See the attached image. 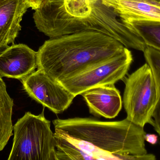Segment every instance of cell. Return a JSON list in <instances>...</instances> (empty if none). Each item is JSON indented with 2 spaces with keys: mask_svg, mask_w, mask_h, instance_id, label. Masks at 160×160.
<instances>
[{
  "mask_svg": "<svg viewBox=\"0 0 160 160\" xmlns=\"http://www.w3.org/2000/svg\"><path fill=\"white\" fill-rule=\"evenodd\" d=\"M148 1H154V2H160V0H148Z\"/></svg>",
  "mask_w": 160,
  "mask_h": 160,
  "instance_id": "18",
  "label": "cell"
},
{
  "mask_svg": "<svg viewBox=\"0 0 160 160\" xmlns=\"http://www.w3.org/2000/svg\"><path fill=\"white\" fill-rule=\"evenodd\" d=\"M127 23L135 29L147 46L160 51V21L130 20Z\"/></svg>",
  "mask_w": 160,
  "mask_h": 160,
  "instance_id": "15",
  "label": "cell"
},
{
  "mask_svg": "<svg viewBox=\"0 0 160 160\" xmlns=\"http://www.w3.org/2000/svg\"><path fill=\"white\" fill-rule=\"evenodd\" d=\"M57 160H93L72 138L54 133Z\"/></svg>",
  "mask_w": 160,
  "mask_h": 160,
  "instance_id": "13",
  "label": "cell"
},
{
  "mask_svg": "<svg viewBox=\"0 0 160 160\" xmlns=\"http://www.w3.org/2000/svg\"><path fill=\"white\" fill-rule=\"evenodd\" d=\"M0 76V151L4 148L13 135L12 114L13 100L8 95L6 85Z\"/></svg>",
  "mask_w": 160,
  "mask_h": 160,
  "instance_id": "12",
  "label": "cell"
},
{
  "mask_svg": "<svg viewBox=\"0 0 160 160\" xmlns=\"http://www.w3.org/2000/svg\"><path fill=\"white\" fill-rule=\"evenodd\" d=\"M132 62L131 52L125 47L107 62L59 83L76 97L94 87L115 84L125 77Z\"/></svg>",
  "mask_w": 160,
  "mask_h": 160,
  "instance_id": "6",
  "label": "cell"
},
{
  "mask_svg": "<svg viewBox=\"0 0 160 160\" xmlns=\"http://www.w3.org/2000/svg\"><path fill=\"white\" fill-rule=\"evenodd\" d=\"M125 47L115 39L94 31L50 39L38 51V69L59 82L107 62Z\"/></svg>",
  "mask_w": 160,
  "mask_h": 160,
  "instance_id": "3",
  "label": "cell"
},
{
  "mask_svg": "<svg viewBox=\"0 0 160 160\" xmlns=\"http://www.w3.org/2000/svg\"><path fill=\"white\" fill-rule=\"evenodd\" d=\"M126 22L130 20L160 21V2L148 0H102Z\"/></svg>",
  "mask_w": 160,
  "mask_h": 160,
  "instance_id": "11",
  "label": "cell"
},
{
  "mask_svg": "<svg viewBox=\"0 0 160 160\" xmlns=\"http://www.w3.org/2000/svg\"><path fill=\"white\" fill-rule=\"evenodd\" d=\"M29 8L25 0H0V54L14 44Z\"/></svg>",
  "mask_w": 160,
  "mask_h": 160,
  "instance_id": "10",
  "label": "cell"
},
{
  "mask_svg": "<svg viewBox=\"0 0 160 160\" xmlns=\"http://www.w3.org/2000/svg\"><path fill=\"white\" fill-rule=\"evenodd\" d=\"M35 11L37 28L50 39L94 31L115 39L127 48L144 52L147 47L132 26L102 0H47Z\"/></svg>",
  "mask_w": 160,
  "mask_h": 160,
  "instance_id": "1",
  "label": "cell"
},
{
  "mask_svg": "<svg viewBox=\"0 0 160 160\" xmlns=\"http://www.w3.org/2000/svg\"><path fill=\"white\" fill-rule=\"evenodd\" d=\"M47 0H25L29 7L34 10H36L41 6Z\"/></svg>",
  "mask_w": 160,
  "mask_h": 160,
  "instance_id": "16",
  "label": "cell"
},
{
  "mask_svg": "<svg viewBox=\"0 0 160 160\" xmlns=\"http://www.w3.org/2000/svg\"><path fill=\"white\" fill-rule=\"evenodd\" d=\"M143 53L147 63L152 69L158 89V99L149 124L160 136V51L147 46Z\"/></svg>",
  "mask_w": 160,
  "mask_h": 160,
  "instance_id": "14",
  "label": "cell"
},
{
  "mask_svg": "<svg viewBox=\"0 0 160 160\" xmlns=\"http://www.w3.org/2000/svg\"><path fill=\"white\" fill-rule=\"evenodd\" d=\"M37 52L23 44H13L0 54V76L22 80L37 68Z\"/></svg>",
  "mask_w": 160,
  "mask_h": 160,
  "instance_id": "8",
  "label": "cell"
},
{
  "mask_svg": "<svg viewBox=\"0 0 160 160\" xmlns=\"http://www.w3.org/2000/svg\"><path fill=\"white\" fill-rule=\"evenodd\" d=\"M14 137L8 160H57L54 133L44 112L25 113L13 126Z\"/></svg>",
  "mask_w": 160,
  "mask_h": 160,
  "instance_id": "4",
  "label": "cell"
},
{
  "mask_svg": "<svg viewBox=\"0 0 160 160\" xmlns=\"http://www.w3.org/2000/svg\"><path fill=\"white\" fill-rule=\"evenodd\" d=\"M21 81L30 97L55 114L63 112L76 97L59 82L39 70Z\"/></svg>",
  "mask_w": 160,
  "mask_h": 160,
  "instance_id": "7",
  "label": "cell"
},
{
  "mask_svg": "<svg viewBox=\"0 0 160 160\" xmlns=\"http://www.w3.org/2000/svg\"><path fill=\"white\" fill-rule=\"evenodd\" d=\"M145 141L152 144H155L158 142V136L155 134H146L144 137Z\"/></svg>",
  "mask_w": 160,
  "mask_h": 160,
  "instance_id": "17",
  "label": "cell"
},
{
  "mask_svg": "<svg viewBox=\"0 0 160 160\" xmlns=\"http://www.w3.org/2000/svg\"><path fill=\"white\" fill-rule=\"evenodd\" d=\"M125 85L123 104L127 118L144 127L150 123L158 99L156 80L149 65L146 63L131 74Z\"/></svg>",
  "mask_w": 160,
  "mask_h": 160,
  "instance_id": "5",
  "label": "cell"
},
{
  "mask_svg": "<svg viewBox=\"0 0 160 160\" xmlns=\"http://www.w3.org/2000/svg\"><path fill=\"white\" fill-rule=\"evenodd\" d=\"M55 132L73 138L93 160H150L143 127L128 119L102 122L88 118L57 119Z\"/></svg>",
  "mask_w": 160,
  "mask_h": 160,
  "instance_id": "2",
  "label": "cell"
},
{
  "mask_svg": "<svg viewBox=\"0 0 160 160\" xmlns=\"http://www.w3.org/2000/svg\"><path fill=\"white\" fill-rule=\"evenodd\" d=\"M81 95L90 113L95 116L112 119L116 117L122 109L120 92L114 84L94 87Z\"/></svg>",
  "mask_w": 160,
  "mask_h": 160,
  "instance_id": "9",
  "label": "cell"
}]
</instances>
